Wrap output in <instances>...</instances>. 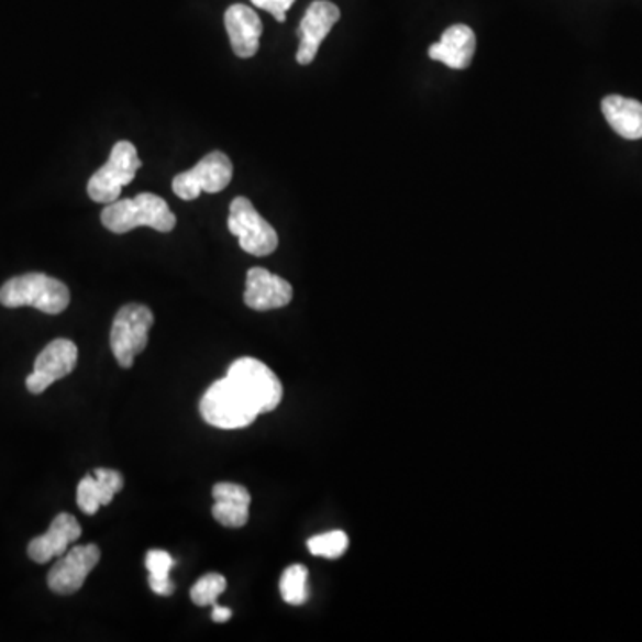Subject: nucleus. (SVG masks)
<instances>
[{"label": "nucleus", "mask_w": 642, "mask_h": 642, "mask_svg": "<svg viewBox=\"0 0 642 642\" xmlns=\"http://www.w3.org/2000/svg\"><path fill=\"white\" fill-rule=\"evenodd\" d=\"M102 225L114 234H125L136 228H151L159 232L175 229L177 218L165 199L154 193H140L134 199L114 200L100 214Z\"/></svg>", "instance_id": "f03ea898"}, {"label": "nucleus", "mask_w": 642, "mask_h": 642, "mask_svg": "<svg viewBox=\"0 0 642 642\" xmlns=\"http://www.w3.org/2000/svg\"><path fill=\"white\" fill-rule=\"evenodd\" d=\"M142 168L136 147L131 142H119L111 148L108 163L88 180V197L93 202L111 203L120 199L123 186L131 185Z\"/></svg>", "instance_id": "39448f33"}, {"label": "nucleus", "mask_w": 642, "mask_h": 642, "mask_svg": "<svg viewBox=\"0 0 642 642\" xmlns=\"http://www.w3.org/2000/svg\"><path fill=\"white\" fill-rule=\"evenodd\" d=\"M77 346L70 340H54L40 352L34 361L33 374L25 378V386L33 395H42L48 386L67 377L77 364Z\"/></svg>", "instance_id": "6e6552de"}, {"label": "nucleus", "mask_w": 642, "mask_h": 642, "mask_svg": "<svg viewBox=\"0 0 642 642\" xmlns=\"http://www.w3.org/2000/svg\"><path fill=\"white\" fill-rule=\"evenodd\" d=\"M601 111L615 133L624 140L642 137V104L621 95H609L601 100Z\"/></svg>", "instance_id": "f3484780"}, {"label": "nucleus", "mask_w": 642, "mask_h": 642, "mask_svg": "<svg viewBox=\"0 0 642 642\" xmlns=\"http://www.w3.org/2000/svg\"><path fill=\"white\" fill-rule=\"evenodd\" d=\"M232 171L234 168L228 154L220 151L209 152L208 156H203L191 170L177 175L171 188L182 200L199 199L202 191L220 193L231 185Z\"/></svg>", "instance_id": "0eeeda50"}, {"label": "nucleus", "mask_w": 642, "mask_h": 642, "mask_svg": "<svg viewBox=\"0 0 642 642\" xmlns=\"http://www.w3.org/2000/svg\"><path fill=\"white\" fill-rule=\"evenodd\" d=\"M213 621H217V623H225V621H229V619H231L232 612L229 609H225V607H222V605H218L214 604L213 605Z\"/></svg>", "instance_id": "5701e85b"}, {"label": "nucleus", "mask_w": 642, "mask_h": 642, "mask_svg": "<svg viewBox=\"0 0 642 642\" xmlns=\"http://www.w3.org/2000/svg\"><path fill=\"white\" fill-rule=\"evenodd\" d=\"M152 325H154V314L147 306H142V303H128L117 312L109 343L122 368H133L136 355L147 348Z\"/></svg>", "instance_id": "20e7f679"}, {"label": "nucleus", "mask_w": 642, "mask_h": 642, "mask_svg": "<svg viewBox=\"0 0 642 642\" xmlns=\"http://www.w3.org/2000/svg\"><path fill=\"white\" fill-rule=\"evenodd\" d=\"M145 564H147L151 589L159 596L174 595L175 586L170 580L174 558H171L170 553L163 552V550H151L145 557Z\"/></svg>", "instance_id": "a211bd4d"}, {"label": "nucleus", "mask_w": 642, "mask_h": 642, "mask_svg": "<svg viewBox=\"0 0 642 642\" xmlns=\"http://www.w3.org/2000/svg\"><path fill=\"white\" fill-rule=\"evenodd\" d=\"M100 550L95 544L68 550L48 572V587L56 595H74L99 564Z\"/></svg>", "instance_id": "1a4fd4ad"}, {"label": "nucleus", "mask_w": 642, "mask_h": 642, "mask_svg": "<svg viewBox=\"0 0 642 642\" xmlns=\"http://www.w3.org/2000/svg\"><path fill=\"white\" fill-rule=\"evenodd\" d=\"M228 589V580L218 573H209L203 575L193 587H191V601L199 607H208V605L217 604L218 598Z\"/></svg>", "instance_id": "412c9836"}, {"label": "nucleus", "mask_w": 642, "mask_h": 642, "mask_svg": "<svg viewBox=\"0 0 642 642\" xmlns=\"http://www.w3.org/2000/svg\"><path fill=\"white\" fill-rule=\"evenodd\" d=\"M229 231L240 240L246 254L265 257L279 246L275 229L255 211L254 203L245 197H236L229 209Z\"/></svg>", "instance_id": "423d86ee"}, {"label": "nucleus", "mask_w": 642, "mask_h": 642, "mask_svg": "<svg viewBox=\"0 0 642 642\" xmlns=\"http://www.w3.org/2000/svg\"><path fill=\"white\" fill-rule=\"evenodd\" d=\"M213 516L228 529H241L251 516V492L246 487L231 482H220L213 487Z\"/></svg>", "instance_id": "dca6fc26"}, {"label": "nucleus", "mask_w": 642, "mask_h": 642, "mask_svg": "<svg viewBox=\"0 0 642 642\" xmlns=\"http://www.w3.org/2000/svg\"><path fill=\"white\" fill-rule=\"evenodd\" d=\"M252 4L259 10L268 11L269 14H274V19L277 22H286V13L291 10V5L295 4V0H251Z\"/></svg>", "instance_id": "4be33fe9"}, {"label": "nucleus", "mask_w": 642, "mask_h": 642, "mask_svg": "<svg viewBox=\"0 0 642 642\" xmlns=\"http://www.w3.org/2000/svg\"><path fill=\"white\" fill-rule=\"evenodd\" d=\"M122 473L117 469L97 468L91 475H86L77 487V506L85 514L93 516L102 506L113 501L114 495L122 491Z\"/></svg>", "instance_id": "2eb2a0df"}, {"label": "nucleus", "mask_w": 642, "mask_h": 642, "mask_svg": "<svg viewBox=\"0 0 642 642\" xmlns=\"http://www.w3.org/2000/svg\"><path fill=\"white\" fill-rule=\"evenodd\" d=\"M284 389L279 377L254 357L234 361L228 375L200 400V414L209 425L234 430L252 425L257 416L279 407Z\"/></svg>", "instance_id": "f257e3e1"}, {"label": "nucleus", "mask_w": 642, "mask_h": 642, "mask_svg": "<svg viewBox=\"0 0 642 642\" xmlns=\"http://www.w3.org/2000/svg\"><path fill=\"white\" fill-rule=\"evenodd\" d=\"M308 549L317 557L335 561V558L343 557L346 550H348V535L345 532H341V530L326 532V534L309 539Z\"/></svg>", "instance_id": "aec40b11"}, {"label": "nucleus", "mask_w": 642, "mask_h": 642, "mask_svg": "<svg viewBox=\"0 0 642 642\" xmlns=\"http://www.w3.org/2000/svg\"><path fill=\"white\" fill-rule=\"evenodd\" d=\"M0 303L10 309L29 306L45 314H59L70 303V291L67 284L45 274L19 275L0 288Z\"/></svg>", "instance_id": "7ed1b4c3"}, {"label": "nucleus", "mask_w": 642, "mask_h": 642, "mask_svg": "<svg viewBox=\"0 0 642 642\" xmlns=\"http://www.w3.org/2000/svg\"><path fill=\"white\" fill-rule=\"evenodd\" d=\"M82 534L79 521L68 512H62L54 518L51 529L40 538H34L27 546L29 557L38 564L62 557L68 552V546L76 543Z\"/></svg>", "instance_id": "f8f14e48"}, {"label": "nucleus", "mask_w": 642, "mask_h": 642, "mask_svg": "<svg viewBox=\"0 0 642 642\" xmlns=\"http://www.w3.org/2000/svg\"><path fill=\"white\" fill-rule=\"evenodd\" d=\"M341 19V11L334 2L329 0H314L309 5L300 22V47H298V65H311L317 57L318 51L323 40L329 36L332 27Z\"/></svg>", "instance_id": "9d476101"}, {"label": "nucleus", "mask_w": 642, "mask_h": 642, "mask_svg": "<svg viewBox=\"0 0 642 642\" xmlns=\"http://www.w3.org/2000/svg\"><path fill=\"white\" fill-rule=\"evenodd\" d=\"M475 48H477V38L473 29L468 25L455 24L441 34L440 42L430 45L429 56L449 68L464 70L472 65Z\"/></svg>", "instance_id": "4468645a"}, {"label": "nucleus", "mask_w": 642, "mask_h": 642, "mask_svg": "<svg viewBox=\"0 0 642 642\" xmlns=\"http://www.w3.org/2000/svg\"><path fill=\"white\" fill-rule=\"evenodd\" d=\"M245 303L254 311L286 308L294 298V288L279 275L265 268H252L246 274Z\"/></svg>", "instance_id": "9b49d317"}, {"label": "nucleus", "mask_w": 642, "mask_h": 642, "mask_svg": "<svg viewBox=\"0 0 642 642\" xmlns=\"http://www.w3.org/2000/svg\"><path fill=\"white\" fill-rule=\"evenodd\" d=\"M225 29H228L231 47L237 57H252L259 51V38L263 34V22L259 14L245 4H232L225 11Z\"/></svg>", "instance_id": "ddd939ff"}, {"label": "nucleus", "mask_w": 642, "mask_h": 642, "mask_svg": "<svg viewBox=\"0 0 642 642\" xmlns=\"http://www.w3.org/2000/svg\"><path fill=\"white\" fill-rule=\"evenodd\" d=\"M280 596L289 605H303L309 600V572L302 564H294L283 573Z\"/></svg>", "instance_id": "6ab92c4d"}]
</instances>
